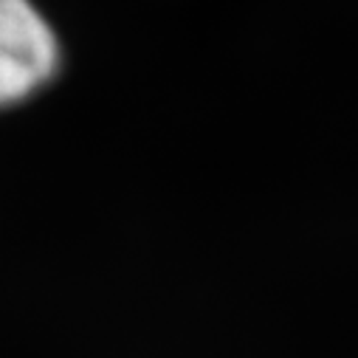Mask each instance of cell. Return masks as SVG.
Segmentation results:
<instances>
[{"label": "cell", "instance_id": "cell-1", "mask_svg": "<svg viewBox=\"0 0 358 358\" xmlns=\"http://www.w3.org/2000/svg\"><path fill=\"white\" fill-rule=\"evenodd\" d=\"M62 68V43L34 0H0V110L34 99Z\"/></svg>", "mask_w": 358, "mask_h": 358}]
</instances>
